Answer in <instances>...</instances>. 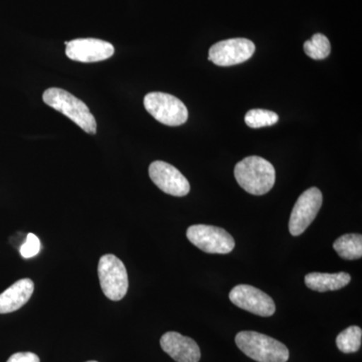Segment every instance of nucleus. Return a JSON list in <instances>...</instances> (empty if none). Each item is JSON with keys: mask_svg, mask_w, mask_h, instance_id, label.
Returning a JSON list of instances; mask_svg holds the SVG:
<instances>
[{"mask_svg": "<svg viewBox=\"0 0 362 362\" xmlns=\"http://www.w3.org/2000/svg\"><path fill=\"white\" fill-rule=\"evenodd\" d=\"M322 192L317 187L305 190L293 207L289 221L290 233L294 237L302 235L315 220L322 206Z\"/></svg>", "mask_w": 362, "mask_h": 362, "instance_id": "7", "label": "nucleus"}, {"mask_svg": "<svg viewBox=\"0 0 362 362\" xmlns=\"http://www.w3.org/2000/svg\"><path fill=\"white\" fill-rule=\"evenodd\" d=\"M35 285L30 279H21L0 294V314L21 309L32 297Z\"/></svg>", "mask_w": 362, "mask_h": 362, "instance_id": "13", "label": "nucleus"}, {"mask_svg": "<svg viewBox=\"0 0 362 362\" xmlns=\"http://www.w3.org/2000/svg\"><path fill=\"white\" fill-rule=\"evenodd\" d=\"M161 349L176 362H199L201 349L192 338L183 337L180 333L170 331L160 339Z\"/></svg>", "mask_w": 362, "mask_h": 362, "instance_id": "12", "label": "nucleus"}, {"mask_svg": "<svg viewBox=\"0 0 362 362\" xmlns=\"http://www.w3.org/2000/svg\"><path fill=\"white\" fill-rule=\"evenodd\" d=\"M351 281L349 273H309L305 276V284L310 290L317 292L337 291L346 287Z\"/></svg>", "mask_w": 362, "mask_h": 362, "instance_id": "14", "label": "nucleus"}, {"mask_svg": "<svg viewBox=\"0 0 362 362\" xmlns=\"http://www.w3.org/2000/svg\"><path fill=\"white\" fill-rule=\"evenodd\" d=\"M88 362H97V361H88Z\"/></svg>", "mask_w": 362, "mask_h": 362, "instance_id": "21", "label": "nucleus"}, {"mask_svg": "<svg viewBox=\"0 0 362 362\" xmlns=\"http://www.w3.org/2000/svg\"><path fill=\"white\" fill-rule=\"evenodd\" d=\"M230 301L235 306L255 315L270 317L275 313L276 305L269 295L250 285H238L230 292Z\"/></svg>", "mask_w": 362, "mask_h": 362, "instance_id": "9", "label": "nucleus"}, {"mask_svg": "<svg viewBox=\"0 0 362 362\" xmlns=\"http://www.w3.org/2000/svg\"><path fill=\"white\" fill-rule=\"evenodd\" d=\"M40 251V242L35 233H28L25 244L21 247V255L25 259L37 256Z\"/></svg>", "mask_w": 362, "mask_h": 362, "instance_id": "19", "label": "nucleus"}, {"mask_svg": "<svg viewBox=\"0 0 362 362\" xmlns=\"http://www.w3.org/2000/svg\"><path fill=\"white\" fill-rule=\"evenodd\" d=\"M333 249L340 258L358 259L362 257V235L361 233H346L338 238L333 244Z\"/></svg>", "mask_w": 362, "mask_h": 362, "instance_id": "15", "label": "nucleus"}, {"mask_svg": "<svg viewBox=\"0 0 362 362\" xmlns=\"http://www.w3.org/2000/svg\"><path fill=\"white\" fill-rule=\"evenodd\" d=\"M235 180L243 189L254 195L268 194L275 185L273 164L259 156L243 159L235 168Z\"/></svg>", "mask_w": 362, "mask_h": 362, "instance_id": "1", "label": "nucleus"}, {"mask_svg": "<svg viewBox=\"0 0 362 362\" xmlns=\"http://www.w3.org/2000/svg\"><path fill=\"white\" fill-rule=\"evenodd\" d=\"M7 362H40V357L33 352H18L9 357Z\"/></svg>", "mask_w": 362, "mask_h": 362, "instance_id": "20", "label": "nucleus"}, {"mask_svg": "<svg viewBox=\"0 0 362 362\" xmlns=\"http://www.w3.org/2000/svg\"><path fill=\"white\" fill-rule=\"evenodd\" d=\"M235 344L247 357L257 362H287L289 359V350L285 344L255 331L238 333Z\"/></svg>", "mask_w": 362, "mask_h": 362, "instance_id": "3", "label": "nucleus"}, {"mask_svg": "<svg viewBox=\"0 0 362 362\" xmlns=\"http://www.w3.org/2000/svg\"><path fill=\"white\" fill-rule=\"evenodd\" d=\"M149 176L154 185L165 194L185 197L189 194L190 185L185 175L171 164L154 161L149 166Z\"/></svg>", "mask_w": 362, "mask_h": 362, "instance_id": "10", "label": "nucleus"}, {"mask_svg": "<svg viewBox=\"0 0 362 362\" xmlns=\"http://www.w3.org/2000/svg\"><path fill=\"white\" fill-rule=\"evenodd\" d=\"M278 121V114L273 111L264 110V109H252L245 116V122L249 127L255 129L275 125Z\"/></svg>", "mask_w": 362, "mask_h": 362, "instance_id": "18", "label": "nucleus"}, {"mask_svg": "<svg viewBox=\"0 0 362 362\" xmlns=\"http://www.w3.org/2000/svg\"><path fill=\"white\" fill-rule=\"evenodd\" d=\"M362 330L358 326H350L338 334L337 345L343 354H354L361 349Z\"/></svg>", "mask_w": 362, "mask_h": 362, "instance_id": "16", "label": "nucleus"}, {"mask_svg": "<svg viewBox=\"0 0 362 362\" xmlns=\"http://www.w3.org/2000/svg\"><path fill=\"white\" fill-rule=\"evenodd\" d=\"M304 52L309 58L317 61L326 59L331 52L329 40L322 33H315L311 40L304 42Z\"/></svg>", "mask_w": 362, "mask_h": 362, "instance_id": "17", "label": "nucleus"}, {"mask_svg": "<svg viewBox=\"0 0 362 362\" xmlns=\"http://www.w3.org/2000/svg\"><path fill=\"white\" fill-rule=\"evenodd\" d=\"M47 106L64 114L88 134H96L97 122L84 102L59 88H49L42 95Z\"/></svg>", "mask_w": 362, "mask_h": 362, "instance_id": "2", "label": "nucleus"}, {"mask_svg": "<svg viewBox=\"0 0 362 362\" xmlns=\"http://www.w3.org/2000/svg\"><path fill=\"white\" fill-rule=\"evenodd\" d=\"M144 107L150 115L164 125L180 126L187 121L185 105L178 98L166 93H149L144 98Z\"/></svg>", "mask_w": 362, "mask_h": 362, "instance_id": "5", "label": "nucleus"}, {"mask_svg": "<svg viewBox=\"0 0 362 362\" xmlns=\"http://www.w3.org/2000/svg\"><path fill=\"white\" fill-rule=\"evenodd\" d=\"M255 51L256 45L247 39L238 37L221 40L211 45L209 52V61L220 66L239 65L251 59Z\"/></svg>", "mask_w": 362, "mask_h": 362, "instance_id": "8", "label": "nucleus"}, {"mask_svg": "<svg viewBox=\"0 0 362 362\" xmlns=\"http://www.w3.org/2000/svg\"><path fill=\"white\" fill-rule=\"evenodd\" d=\"M69 59L80 63H97L110 59L115 52L113 45L97 39H77L65 42Z\"/></svg>", "mask_w": 362, "mask_h": 362, "instance_id": "11", "label": "nucleus"}, {"mask_svg": "<svg viewBox=\"0 0 362 362\" xmlns=\"http://www.w3.org/2000/svg\"><path fill=\"white\" fill-rule=\"evenodd\" d=\"M98 276L105 296L120 301L127 294L129 281L123 262L114 255H104L98 265Z\"/></svg>", "mask_w": 362, "mask_h": 362, "instance_id": "4", "label": "nucleus"}, {"mask_svg": "<svg viewBox=\"0 0 362 362\" xmlns=\"http://www.w3.org/2000/svg\"><path fill=\"white\" fill-rule=\"evenodd\" d=\"M187 239L207 254H230L235 249V239L223 228L214 226L194 225L187 232Z\"/></svg>", "mask_w": 362, "mask_h": 362, "instance_id": "6", "label": "nucleus"}]
</instances>
